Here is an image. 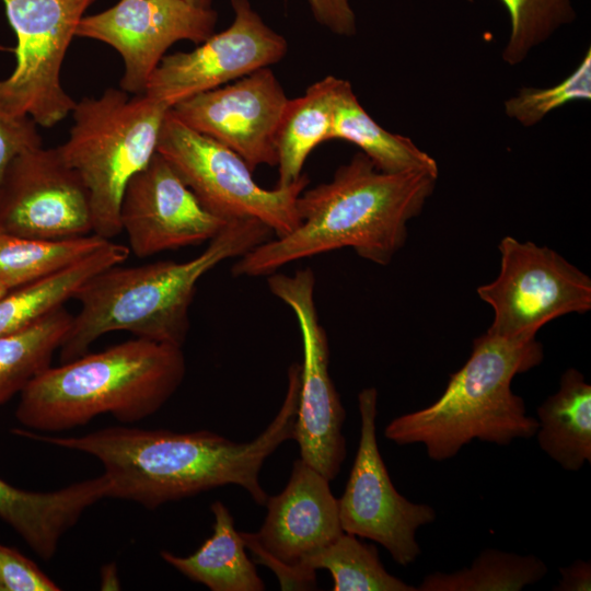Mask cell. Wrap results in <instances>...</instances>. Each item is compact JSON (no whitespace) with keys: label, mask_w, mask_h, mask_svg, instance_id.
Instances as JSON below:
<instances>
[{"label":"cell","mask_w":591,"mask_h":591,"mask_svg":"<svg viewBox=\"0 0 591 591\" xmlns=\"http://www.w3.org/2000/svg\"><path fill=\"white\" fill-rule=\"evenodd\" d=\"M438 175L385 173L360 151L336 170L331 182L301 193L297 200L301 222L291 233L239 257L232 274L268 276L294 260L344 247L385 266L404 246L407 223L421 212Z\"/></svg>","instance_id":"7a4b0ae2"},{"label":"cell","mask_w":591,"mask_h":591,"mask_svg":"<svg viewBox=\"0 0 591 591\" xmlns=\"http://www.w3.org/2000/svg\"><path fill=\"white\" fill-rule=\"evenodd\" d=\"M343 79L327 76L311 84L302 96L288 100L276 135L278 181L286 187L302 174L309 154L329 140L334 107Z\"/></svg>","instance_id":"44dd1931"},{"label":"cell","mask_w":591,"mask_h":591,"mask_svg":"<svg viewBox=\"0 0 591 591\" xmlns=\"http://www.w3.org/2000/svg\"><path fill=\"white\" fill-rule=\"evenodd\" d=\"M269 291L294 313L302 337L298 409L293 440L300 459L332 482L346 457L343 425L346 413L332 381L329 346L315 305V275L311 268L293 275H268Z\"/></svg>","instance_id":"30bf717a"},{"label":"cell","mask_w":591,"mask_h":591,"mask_svg":"<svg viewBox=\"0 0 591 591\" xmlns=\"http://www.w3.org/2000/svg\"><path fill=\"white\" fill-rule=\"evenodd\" d=\"M108 489L104 474L48 493L20 489L0 478V519L49 561L62 536L89 507L108 496Z\"/></svg>","instance_id":"ac0fdd59"},{"label":"cell","mask_w":591,"mask_h":591,"mask_svg":"<svg viewBox=\"0 0 591 591\" xmlns=\"http://www.w3.org/2000/svg\"><path fill=\"white\" fill-rule=\"evenodd\" d=\"M265 506L267 514L259 531L245 533L287 566L305 569L310 557L344 533L329 480L301 459L294 461L283 490L268 497Z\"/></svg>","instance_id":"e0dca14e"},{"label":"cell","mask_w":591,"mask_h":591,"mask_svg":"<svg viewBox=\"0 0 591 591\" xmlns=\"http://www.w3.org/2000/svg\"><path fill=\"white\" fill-rule=\"evenodd\" d=\"M169 109L144 94L129 96L115 88L77 101L69 137L57 148L88 188L93 234L111 240L121 233L124 189L155 154Z\"/></svg>","instance_id":"8992f818"},{"label":"cell","mask_w":591,"mask_h":591,"mask_svg":"<svg viewBox=\"0 0 591 591\" xmlns=\"http://www.w3.org/2000/svg\"><path fill=\"white\" fill-rule=\"evenodd\" d=\"M38 125L28 116H15L0 106V181L19 154L43 147Z\"/></svg>","instance_id":"4dcf8cb0"},{"label":"cell","mask_w":591,"mask_h":591,"mask_svg":"<svg viewBox=\"0 0 591 591\" xmlns=\"http://www.w3.org/2000/svg\"><path fill=\"white\" fill-rule=\"evenodd\" d=\"M186 372L182 347L136 337L49 366L20 393L15 416L30 429L57 432L102 414L136 422L157 413Z\"/></svg>","instance_id":"277c9868"},{"label":"cell","mask_w":591,"mask_h":591,"mask_svg":"<svg viewBox=\"0 0 591 591\" xmlns=\"http://www.w3.org/2000/svg\"><path fill=\"white\" fill-rule=\"evenodd\" d=\"M157 152L219 218L257 219L277 237L291 233L301 222L297 200L310 182L305 173L286 187L263 188L237 153L189 128L171 109L164 117Z\"/></svg>","instance_id":"52a82bcc"},{"label":"cell","mask_w":591,"mask_h":591,"mask_svg":"<svg viewBox=\"0 0 591 591\" xmlns=\"http://www.w3.org/2000/svg\"><path fill=\"white\" fill-rule=\"evenodd\" d=\"M538 445L563 468L578 472L591 463V385L575 368L560 376L556 393L537 408Z\"/></svg>","instance_id":"d6986e66"},{"label":"cell","mask_w":591,"mask_h":591,"mask_svg":"<svg viewBox=\"0 0 591 591\" xmlns=\"http://www.w3.org/2000/svg\"><path fill=\"white\" fill-rule=\"evenodd\" d=\"M331 139L356 144L378 170L385 173L428 171L439 174L438 163L430 154L412 139L387 131L366 112L346 80L336 97Z\"/></svg>","instance_id":"603a6c76"},{"label":"cell","mask_w":591,"mask_h":591,"mask_svg":"<svg viewBox=\"0 0 591 591\" xmlns=\"http://www.w3.org/2000/svg\"><path fill=\"white\" fill-rule=\"evenodd\" d=\"M71 321L62 305L23 329L0 336V405L50 366Z\"/></svg>","instance_id":"d4e9b609"},{"label":"cell","mask_w":591,"mask_h":591,"mask_svg":"<svg viewBox=\"0 0 591 591\" xmlns=\"http://www.w3.org/2000/svg\"><path fill=\"white\" fill-rule=\"evenodd\" d=\"M288 100L266 67L170 109L189 128L237 153L254 171L259 165H277L275 135Z\"/></svg>","instance_id":"9a60e30c"},{"label":"cell","mask_w":591,"mask_h":591,"mask_svg":"<svg viewBox=\"0 0 591 591\" xmlns=\"http://www.w3.org/2000/svg\"><path fill=\"white\" fill-rule=\"evenodd\" d=\"M303 568L328 570L334 591H417L386 571L374 545L346 532L310 557Z\"/></svg>","instance_id":"4316f807"},{"label":"cell","mask_w":591,"mask_h":591,"mask_svg":"<svg viewBox=\"0 0 591 591\" xmlns=\"http://www.w3.org/2000/svg\"><path fill=\"white\" fill-rule=\"evenodd\" d=\"M0 229L39 240L93 234L88 188L58 148L28 150L9 163L0 181Z\"/></svg>","instance_id":"4fadbf2b"},{"label":"cell","mask_w":591,"mask_h":591,"mask_svg":"<svg viewBox=\"0 0 591 591\" xmlns=\"http://www.w3.org/2000/svg\"><path fill=\"white\" fill-rule=\"evenodd\" d=\"M547 573L545 563L534 555L484 549L470 567L454 572L436 571L424 578L418 591H520Z\"/></svg>","instance_id":"484cf974"},{"label":"cell","mask_w":591,"mask_h":591,"mask_svg":"<svg viewBox=\"0 0 591 591\" xmlns=\"http://www.w3.org/2000/svg\"><path fill=\"white\" fill-rule=\"evenodd\" d=\"M129 256L127 246L108 241L80 262L48 277L10 290L0 299V336L8 335L40 320L73 299L92 276L123 264Z\"/></svg>","instance_id":"7402d4cb"},{"label":"cell","mask_w":591,"mask_h":591,"mask_svg":"<svg viewBox=\"0 0 591 591\" xmlns=\"http://www.w3.org/2000/svg\"><path fill=\"white\" fill-rule=\"evenodd\" d=\"M15 33V67L0 80V106L50 128L71 114L74 101L60 71L88 8L96 0H1Z\"/></svg>","instance_id":"ba28073f"},{"label":"cell","mask_w":591,"mask_h":591,"mask_svg":"<svg viewBox=\"0 0 591 591\" xmlns=\"http://www.w3.org/2000/svg\"><path fill=\"white\" fill-rule=\"evenodd\" d=\"M591 100V49L575 70L548 88H522L505 101L506 115L523 127L538 124L547 114L576 101Z\"/></svg>","instance_id":"f1b7e54d"},{"label":"cell","mask_w":591,"mask_h":591,"mask_svg":"<svg viewBox=\"0 0 591 591\" xmlns=\"http://www.w3.org/2000/svg\"><path fill=\"white\" fill-rule=\"evenodd\" d=\"M271 234L257 219H232L192 259L129 267L117 264L95 274L73 297L80 308L58 349L60 362L89 352L97 338L117 331L182 347L199 280L220 263L270 240Z\"/></svg>","instance_id":"3957f363"},{"label":"cell","mask_w":591,"mask_h":591,"mask_svg":"<svg viewBox=\"0 0 591 591\" xmlns=\"http://www.w3.org/2000/svg\"><path fill=\"white\" fill-rule=\"evenodd\" d=\"M119 218L140 258L209 242L229 221L208 211L158 152L127 183Z\"/></svg>","instance_id":"2e32d148"},{"label":"cell","mask_w":591,"mask_h":591,"mask_svg":"<svg viewBox=\"0 0 591 591\" xmlns=\"http://www.w3.org/2000/svg\"><path fill=\"white\" fill-rule=\"evenodd\" d=\"M210 510L215 522L212 534L193 554L186 557L161 551L160 556L188 579L211 591H263L265 583L255 564L245 552L240 532L227 506L217 500Z\"/></svg>","instance_id":"ffe728a7"},{"label":"cell","mask_w":591,"mask_h":591,"mask_svg":"<svg viewBox=\"0 0 591 591\" xmlns=\"http://www.w3.org/2000/svg\"><path fill=\"white\" fill-rule=\"evenodd\" d=\"M60 588L31 559L0 544V591H59Z\"/></svg>","instance_id":"f546056e"},{"label":"cell","mask_w":591,"mask_h":591,"mask_svg":"<svg viewBox=\"0 0 591 591\" xmlns=\"http://www.w3.org/2000/svg\"><path fill=\"white\" fill-rule=\"evenodd\" d=\"M9 290H7L5 288H3L1 285H0V299L5 294L8 293Z\"/></svg>","instance_id":"d590c367"},{"label":"cell","mask_w":591,"mask_h":591,"mask_svg":"<svg viewBox=\"0 0 591 591\" xmlns=\"http://www.w3.org/2000/svg\"><path fill=\"white\" fill-rule=\"evenodd\" d=\"M231 25L190 51L165 55L152 72L144 95L169 108L280 61L287 39L270 28L248 0H231Z\"/></svg>","instance_id":"7c38bea8"},{"label":"cell","mask_w":591,"mask_h":591,"mask_svg":"<svg viewBox=\"0 0 591 591\" xmlns=\"http://www.w3.org/2000/svg\"><path fill=\"white\" fill-rule=\"evenodd\" d=\"M315 21L336 35L357 33L356 14L349 0H309Z\"/></svg>","instance_id":"d6a6232c"},{"label":"cell","mask_w":591,"mask_h":591,"mask_svg":"<svg viewBox=\"0 0 591 591\" xmlns=\"http://www.w3.org/2000/svg\"><path fill=\"white\" fill-rule=\"evenodd\" d=\"M184 1H186L190 5H194L196 8H201V9H210L211 3H212V0H184Z\"/></svg>","instance_id":"e575fe53"},{"label":"cell","mask_w":591,"mask_h":591,"mask_svg":"<svg viewBox=\"0 0 591 591\" xmlns=\"http://www.w3.org/2000/svg\"><path fill=\"white\" fill-rule=\"evenodd\" d=\"M245 547L251 549L256 557V563L271 569L280 583L281 590H312L316 589L315 571H308L298 567L287 566L270 555L263 552L245 532H240Z\"/></svg>","instance_id":"1f68e13d"},{"label":"cell","mask_w":591,"mask_h":591,"mask_svg":"<svg viewBox=\"0 0 591 591\" xmlns=\"http://www.w3.org/2000/svg\"><path fill=\"white\" fill-rule=\"evenodd\" d=\"M218 13L184 0H119L96 14L83 16L76 30L113 47L124 62L119 89L143 94L166 50L176 42L200 44L216 28Z\"/></svg>","instance_id":"5bb4252c"},{"label":"cell","mask_w":591,"mask_h":591,"mask_svg":"<svg viewBox=\"0 0 591 591\" xmlns=\"http://www.w3.org/2000/svg\"><path fill=\"white\" fill-rule=\"evenodd\" d=\"M300 376L301 364H291L279 412L250 442H234L209 430L175 432L124 426L80 437L19 433L94 456L109 483L108 497L147 509L225 485L244 488L257 505L265 506L269 496L259 482L260 468L280 444L293 438Z\"/></svg>","instance_id":"6da1fadb"},{"label":"cell","mask_w":591,"mask_h":591,"mask_svg":"<svg viewBox=\"0 0 591 591\" xmlns=\"http://www.w3.org/2000/svg\"><path fill=\"white\" fill-rule=\"evenodd\" d=\"M543 360L536 337L475 338L464 366L451 374L442 395L426 408L394 418L384 436L398 445L421 443L433 461L455 456L471 441L509 445L535 436L538 421L511 390L517 374Z\"/></svg>","instance_id":"5b68a950"},{"label":"cell","mask_w":591,"mask_h":591,"mask_svg":"<svg viewBox=\"0 0 591 591\" xmlns=\"http://www.w3.org/2000/svg\"><path fill=\"white\" fill-rule=\"evenodd\" d=\"M500 1L510 19V33L502 50V59L510 66L521 63L532 49L577 18L571 0Z\"/></svg>","instance_id":"83f0119b"},{"label":"cell","mask_w":591,"mask_h":591,"mask_svg":"<svg viewBox=\"0 0 591 591\" xmlns=\"http://www.w3.org/2000/svg\"><path fill=\"white\" fill-rule=\"evenodd\" d=\"M500 269L477 289L494 311L487 332L505 337H536L546 323L591 309V279L556 251L505 236Z\"/></svg>","instance_id":"9c48e42d"},{"label":"cell","mask_w":591,"mask_h":591,"mask_svg":"<svg viewBox=\"0 0 591 591\" xmlns=\"http://www.w3.org/2000/svg\"><path fill=\"white\" fill-rule=\"evenodd\" d=\"M108 241L96 234L39 240L0 229V285L10 291L48 277L80 262Z\"/></svg>","instance_id":"cb8c5ba5"},{"label":"cell","mask_w":591,"mask_h":591,"mask_svg":"<svg viewBox=\"0 0 591 591\" xmlns=\"http://www.w3.org/2000/svg\"><path fill=\"white\" fill-rule=\"evenodd\" d=\"M560 578L554 590L589 591L591 590V565L582 559L575 560L567 567L559 568Z\"/></svg>","instance_id":"836d02e7"},{"label":"cell","mask_w":591,"mask_h":591,"mask_svg":"<svg viewBox=\"0 0 591 591\" xmlns=\"http://www.w3.org/2000/svg\"><path fill=\"white\" fill-rule=\"evenodd\" d=\"M360 439L343 496L338 499L343 531L381 544L394 561L407 566L420 555L418 528L436 519V511L415 503L394 487L376 440L378 391L358 394Z\"/></svg>","instance_id":"8fae6325"}]
</instances>
